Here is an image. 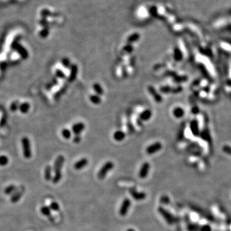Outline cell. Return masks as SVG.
Returning a JSON list of instances; mask_svg holds the SVG:
<instances>
[{
	"instance_id": "9",
	"label": "cell",
	"mask_w": 231,
	"mask_h": 231,
	"mask_svg": "<svg viewBox=\"0 0 231 231\" xmlns=\"http://www.w3.org/2000/svg\"><path fill=\"white\" fill-rule=\"evenodd\" d=\"M14 50H17V52L21 55V56L24 59H26L28 58V53L27 50L24 48H23L22 46L19 45L18 43H15L14 46H12Z\"/></svg>"
},
{
	"instance_id": "21",
	"label": "cell",
	"mask_w": 231,
	"mask_h": 231,
	"mask_svg": "<svg viewBox=\"0 0 231 231\" xmlns=\"http://www.w3.org/2000/svg\"><path fill=\"white\" fill-rule=\"evenodd\" d=\"M173 58L176 61H181L183 59V54L182 51L178 47L174 48Z\"/></svg>"
},
{
	"instance_id": "22",
	"label": "cell",
	"mask_w": 231,
	"mask_h": 231,
	"mask_svg": "<svg viewBox=\"0 0 231 231\" xmlns=\"http://www.w3.org/2000/svg\"><path fill=\"white\" fill-rule=\"evenodd\" d=\"M92 88H93L95 92L96 93L97 95L101 96L104 94V90L102 88L101 85L98 83H95L92 85Z\"/></svg>"
},
{
	"instance_id": "16",
	"label": "cell",
	"mask_w": 231,
	"mask_h": 231,
	"mask_svg": "<svg viewBox=\"0 0 231 231\" xmlns=\"http://www.w3.org/2000/svg\"><path fill=\"white\" fill-rule=\"evenodd\" d=\"M125 136H126L125 133L121 130H118L116 131L114 133V134H113V138H114V140L118 142H120L124 140Z\"/></svg>"
},
{
	"instance_id": "6",
	"label": "cell",
	"mask_w": 231,
	"mask_h": 231,
	"mask_svg": "<svg viewBox=\"0 0 231 231\" xmlns=\"http://www.w3.org/2000/svg\"><path fill=\"white\" fill-rule=\"evenodd\" d=\"M131 205V202L130 199L125 198L123 200L121 205L120 209V214L122 217H125V216L127 214L128 210H129Z\"/></svg>"
},
{
	"instance_id": "1",
	"label": "cell",
	"mask_w": 231,
	"mask_h": 231,
	"mask_svg": "<svg viewBox=\"0 0 231 231\" xmlns=\"http://www.w3.org/2000/svg\"><path fill=\"white\" fill-rule=\"evenodd\" d=\"M65 159L63 156H59L56 158L55 161L53 170H54V176L52 178V182L54 184H56L60 182L63 175H62V169L63 167V164L64 163Z\"/></svg>"
},
{
	"instance_id": "29",
	"label": "cell",
	"mask_w": 231,
	"mask_h": 231,
	"mask_svg": "<svg viewBox=\"0 0 231 231\" xmlns=\"http://www.w3.org/2000/svg\"><path fill=\"white\" fill-rule=\"evenodd\" d=\"M8 162V158L5 156H0V166H6Z\"/></svg>"
},
{
	"instance_id": "20",
	"label": "cell",
	"mask_w": 231,
	"mask_h": 231,
	"mask_svg": "<svg viewBox=\"0 0 231 231\" xmlns=\"http://www.w3.org/2000/svg\"><path fill=\"white\" fill-rule=\"evenodd\" d=\"M52 169L50 166H46L44 169V178L46 181H50L52 180Z\"/></svg>"
},
{
	"instance_id": "24",
	"label": "cell",
	"mask_w": 231,
	"mask_h": 231,
	"mask_svg": "<svg viewBox=\"0 0 231 231\" xmlns=\"http://www.w3.org/2000/svg\"><path fill=\"white\" fill-rule=\"evenodd\" d=\"M16 191H17V187L13 184H11V185H9V186H8L4 189V193L7 195H9V194L14 193Z\"/></svg>"
},
{
	"instance_id": "17",
	"label": "cell",
	"mask_w": 231,
	"mask_h": 231,
	"mask_svg": "<svg viewBox=\"0 0 231 231\" xmlns=\"http://www.w3.org/2000/svg\"><path fill=\"white\" fill-rule=\"evenodd\" d=\"M152 116V112L150 109H146L141 113L140 115V118L142 121H146L150 119Z\"/></svg>"
},
{
	"instance_id": "32",
	"label": "cell",
	"mask_w": 231,
	"mask_h": 231,
	"mask_svg": "<svg viewBox=\"0 0 231 231\" xmlns=\"http://www.w3.org/2000/svg\"><path fill=\"white\" fill-rule=\"evenodd\" d=\"M55 75L58 77V78L60 79H66V75L64 74V72L63 71H61L60 69H56L55 71Z\"/></svg>"
},
{
	"instance_id": "12",
	"label": "cell",
	"mask_w": 231,
	"mask_h": 231,
	"mask_svg": "<svg viewBox=\"0 0 231 231\" xmlns=\"http://www.w3.org/2000/svg\"><path fill=\"white\" fill-rule=\"evenodd\" d=\"M88 163H89L88 159H87L86 158H82L80 159V160L78 161L75 163L74 168L76 169V170H80V169L85 168L87 164H88Z\"/></svg>"
},
{
	"instance_id": "34",
	"label": "cell",
	"mask_w": 231,
	"mask_h": 231,
	"mask_svg": "<svg viewBox=\"0 0 231 231\" xmlns=\"http://www.w3.org/2000/svg\"><path fill=\"white\" fill-rule=\"evenodd\" d=\"M223 152L225 153L228 154V155L229 156H231V146H229V145H225L223 148Z\"/></svg>"
},
{
	"instance_id": "36",
	"label": "cell",
	"mask_w": 231,
	"mask_h": 231,
	"mask_svg": "<svg viewBox=\"0 0 231 231\" xmlns=\"http://www.w3.org/2000/svg\"><path fill=\"white\" fill-rule=\"evenodd\" d=\"M157 8L156 7H152L150 8V14L153 15V16H154L156 14H157Z\"/></svg>"
},
{
	"instance_id": "37",
	"label": "cell",
	"mask_w": 231,
	"mask_h": 231,
	"mask_svg": "<svg viewBox=\"0 0 231 231\" xmlns=\"http://www.w3.org/2000/svg\"><path fill=\"white\" fill-rule=\"evenodd\" d=\"M199 111H200V110H199V109H198V107H197V106L193 107V109H192V110H191V112H192V113H193V114L194 115H197V114H198V112H199Z\"/></svg>"
},
{
	"instance_id": "31",
	"label": "cell",
	"mask_w": 231,
	"mask_h": 231,
	"mask_svg": "<svg viewBox=\"0 0 231 231\" xmlns=\"http://www.w3.org/2000/svg\"><path fill=\"white\" fill-rule=\"evenodd\" d=\"M123 50L126 51V52L128 53H131L133 50V48L132 44L127 43L124 47H123Z\"/></svg>"
},
{
	"instance_id": "14",
	"label": "cell",
	"mask_w": 231,
	"mask_h": 231,
	"mask_svg": "<svg viewBox=\"0 0 231 231\" xmlns=\"http://www.w3.org/2000/svg\"><path fill=\"white\" fill-rule=\"evenodd\" d=\"M70 69L71 70L69 80L70 82H73L76 79L77 74H78V66L76 64H72L70 66Z\"/></svg>"
},
{
	"instance_id": "39",
	"label": "cell",
	"mask_w": 231,
	"mask_h": 231,
	"mask_svg": "<svg viewBox=\"0 0 231 231\" xmlns=\"http://www.w3.org/2000/svg\"><path fill=\"white\" fill-rule=\"evenodd\" d=\"M127 231H135L133 229H128Z\"/></svg>"
},
{
	"instance_id": "4",
	"label": "cell",
	"mask_w": 231,
	"mask_h": 231,
	"mask_svg": "<svg viewBox=\"0 0 231 231\" xmlns=\"http://www.w3.org/2000/svg\"><path fill=\"white\" fill-rule=\"evenodd\" d=\"M158 211L162 215V217L164 218V220H166V222L168 224L172 225L177 222V219L175 217H174L170 213H169L167 210L164 209L163 207H159Z\"/></svg>"
},
{
	"instance_id": "23",
	"label": "cell",
	"mask_w": 231,
	"mask_h": 231,
	"mask_svg": "<svg viewBox=\"0 0 231 231\" xmlns=\"http://www.w3.org/2000/svg\"><path fill=\"white\" fill-rule=\"evenodd\" d=\"M89 100L92 104H93L95 105H99L101 104V97L98 95H92L89 96Z\"/></svg>"
},
{
	"instance_id": "38",
	"label": "cell",
	"mask_w": 231,
	"mask_h": 231,
	"mask_svg": "<svg viewBox=\"0 0 231 231\" xmlns=\"http://www.w3.org/2000/svg\"><path fill=\"white\" fill-rule=\"evenodd\" d=\"M81 141V137L80 135H75L73 137V142L75 143H79Z\"/></svg>"
},
{
	"instance_id": "8",
	"label": "cell",
	"mask_w": 231,
	"mask_h": 231,
	"mask_svg": "<svg viewBox=\"0 0 231 231\" xmlns=\"http://www.w3.org/2000/svg\"><path fill=\"white\" fill-rule=\"evenodd\" d=\"M150 165L148 162H145L143 164V165L141 167L140 173H139V176L141 178H145L148 176L149 171H150Z\"/></svg>"
},
{
	"instance_id": "35",
	"label": "cell",
	"mask_w": 231,
	"mask_h": 231,
	"mask_svg": "<svg viewBox=\"0 0 231 231\" xmlns=\"http://www.w3.org/2000/svg\"><path fill=\"white\" fill-rule=\"evenodd\" d=\"M160 90L162 92H163V93H169V92L172 91V88L171 87L164 86V87H162Z\"/></svg>"
},
{
	"instance_id": "11",
	"label": "cell",
	"mask_w": 231,
	"mask_h": 231,
	"mask_svg": "<svg viewBox=\"0 0 231 231\" xmlns=\"http://www.w3.org/2000/svg\"><path fill=\"white\" fill-rule=\"evenodd\" d=\"M130 194L132 195V197L136 200H142L146 198V194L145 193L137 192L133 189H130Z\"/></svg>"
},
{
	"instance_id": "19",
	"label": "cell",
	"mask_w": 231,
	"mask_h": 231,
	"mask_svg": "<svg viewBox=\"0 0 231 231\" xmlns=\"http://www.w3.org/2000/svg\"><path fill=\"white\" fill-rule=\"evenodd\" d=\"M185 114V111L182 107H177L173 110V115L176 118H181Z\"/></svg>"
},
{
	"instance_id": "7",
	"label": "cell",
	"mask_w": 231,
	"mask_h": 231,
	"mask_svg": "<svg viewBox=\"0 0 231 231\" xmlns=\"http://www.w3.org/2000/svg\"><path fill=\"white\" fill-rule=\"evenodd\" d=\"M190 130H191L193 135L194 136H198L200 134V131L199 128V124L197 120H193L189 124Z\"/></svg>"
},
{
	"instance_id": "26",
	"label": "cell",
	"mask_w": 231,
	"mask_h": 231,
	"mask_svg": "<svg viewBox=\"0 0 231 231\" xmlns=\"http://www.w3.org/2000/svg\"><path fill=\"white\" fill-rule=\"evenodd\" d=\"M40 211L43 215L46 216V217H50L51 209L49 207L46 206V205H44V206L41 207L40 209Z\"/></svg>"
},
{
	"instance_id": "25",
	"label": "cell",
	"mask_w": 231,
	"mask_h": 231,
	"mask_svg": "<svg viewBox=\"0 0 231 231\" xmlns=\"http://www.w3.org/2000/svg\"><path fill=\"white\" fill-rule=\"evenodd\" d=\"M30 109V105L27 102L23 103V104H21L19 107V109L20 110L21 112L23 113V114L27 113L29 111Z\"/></svg>"
},
{
	"instance_id": "2",
	"label": "cell",
	"mask_w": 231,
	"mask_h": 231,
	"mask_svg": "<svg viewBox=\"0 0 231 231\" xmlns=\"http://www.w3.org/2000/svg\"><path fill=\"white\" fill-rule=\"evenodd\" d=\"M23 156L26 159H30L32 157V149L29 139L27 137H23L21 140Z\"/></svg>"
},
{
	"instance_id": "10",
	"label": "cell",
	"mask_w": 231,
	"mask_h": 231,
	"mask_svg": "<svg viewBox=\"0 0 231 231\" xmlns=\"http://www.w3.org/2000/svg\"><path fill=\"white\" fill-rule=\"evenodd\" d=\"M85 127V126L84 123H75V124L72 127V131H73V132L75 135H80V133L84 130Z\"/></svg>"
},
{
	"instance_id": "5",
	"label": "cell",
	"mask_w": 231,
	"mask_h": 231,
	"mask_svg": "<svg viewBox=\"0 0 231 231\" xmlns=\"http://www.w3.org/2000/svg\"><path fill=\"white\" fill-rule=\"evenodd\" d=\"M162 144L160 142H156L149 145L146 149V152L149 155H152V154L160 151L162 149Z\"/></svg>"
},
{
	"instance_id": "33",
	"label": "cell",
	"mask_w": 231,
	"mask_h": 231,
	"mask_svg": "<svg viewBox=\"0 0 231 231\" xmlns=\"http://www.w3.org/2000/svg\"><path fill=\"white\" fill-rule=\"evenodd\" d=\"M19 105L18 104V103L17 101H14V102L12 103V104L10 105V110L12 112H15L19 109Z\"/></svg>"
},
{
	"instance_id": "30",
	"label": "cell",
	"mask_w": 231,
	"mask_h": 231,
	"mask_svg": "<svg viewBox=\"0 0 231 231\" xmlns=\"http://www.w3.org/2000/svg\"><path fill=\"white\" fill-rule=\"evenodd\" d=\"M61 63L63 64V66L66 68H69L71 66V63H70V60L68 58H63L61 60Z\"/></svg>"
},
{
	"instance_id": "3",
	"label": "cell",
	"mask_w": 231,
	"mask_h": 231,
	"mask_svg": "<svg viewBox=\"0 0 231 231\" xmlns=\"http://www.w3.org/2000/svg\"><path fill=\"white\" fill-rule=\"evenodd\" d=\"M114 163L111 161L105 162L100 169L98 173V177L100 180L104 179L106 177L107 173H109L114 168Z\"/></svg>"
},
{
	"instance_id": "18",
	"label": "cell",
	"mask_w": 231,
	"mask_h": 231,
	"mask_svg": "<svg viewBox=\"0 0 231 231\" xmlns=\"http://www.w3.org/2000/svg\"><path fill=\"white\" fill-rule=\"evenodd\" d=\"M140 34L136 32V33H133L130 35L128 36L127 39V41L128 44H132V43L137 42V40H140Z\"/></svg>"
},
{
	"instance_id": "15",
	"label": "cell",
	"mask_w": 231,
	"mask_h": 231,
	"mask_svg": "<svg viewBox=\"0 0 231 231\" xmlns=\"http://www.w3.org/2000/svg\"><path fill=\"white\" fill-rule=\"evenodd\" d=\"M23 193L24 190H17L16 191L12 194L11 198H10V201L12 203H17L22 197Z\"/></svg>"
},
{
	"instance_id": "28",
	"label": "cell",
	"mask_w": 231,
	"mask_h": 231,
	"mask_svg": "<svg viewBox=\"0 0 231 231\" xmlns=\"http://www.w3.org/2000/svg\"><path fill=\"white\" fill-rule=\"evenodd\" d=\"M51 210H54V211H59V209H60V206H59V204L56 202H52L50 205V207Z\"/></svg>"
},
{
	"instance_id": "13",
	"label": "cell",
	"mask_w": 231,
	"mask_h": 231,
	"mask_svg": "<svg viewBox=\"0 0 231 231\" xmlns=\"http://www.w3.org/2000/svg\"><path fill=\"white\" fill-rule=\"evenodd\" d=\"M148 90L150 92V95L153 97V98L155 99V100L157 102H161L162 100V96L160 94H159L156 89L154 88L152 86H148Z\"/></svg>"
},
{
	"instance_id": "27",
	"label": "cell",
	"mask_w": 231,
	"mask_h": 231,
	"mask_svg": "<svg viewBox=\"0 0 231 231\" xmlns=\"http://www.w3.org/2000/svg\"><path fill=\"white\" fill-rule=\"evenodd\" d=\"M62 135L66 140H69L71 137V132L69 130L65 128V129H63V131H62Z\"/></svg>"
}]
</instances>
